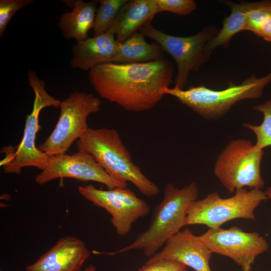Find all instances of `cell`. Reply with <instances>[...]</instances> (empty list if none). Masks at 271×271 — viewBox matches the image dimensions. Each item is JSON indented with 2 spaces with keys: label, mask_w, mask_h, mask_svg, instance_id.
Wrapping results in <instances>:
<instances>
[{
  "label": "cell",
  "mask_w": 271,
  "mask_h": 271,
  "mask_svg": "<svg viewBox=\"0 0 271 271\" xmlns=\"http://www.w3.org/2000/svg\"><path fill=\"white\" fill-rule=\"evenodd\" d=\"M265 193L268 199H271V186L267 188Z\"/></svg>",
  "instance_id": "obj_28"
},
{
  "label": "cell",
  "mask_w": 271,
  "mask_h": 271,
  "mask_svg": "<svg viewBox=\"0 0 271 271\" xmlns=\"http://www.w3.org/2000/svg\"><path fill=\"white\" fill-rule=\"evenodd\" d=\"M78 151L90 154L113 178L129 182L148 197L160 193L158 186L148 178L132 161L118 132L107 127H89L76 142Z\"/></svg>",
  "instance_id": "obj_3"
},
{
  "label": "cell",
  "mask_w": 271,
  "mask_h": 271,
  "mask_svg": "<svg viewBox=\"0 0 271 271\" xmlns=\"http://www.w3.org/2000/svg\"><path fill=\"white\" fill-rule=\"evenodd\" d=\"M100 100L90 93L75 91L61 102L60 114L51 133L38 148L48 157L65 154L89 128L88 117L100 110Z\"/></svg>",
  "instance_id": "obj_8"
},
{
  "label": "cell",
  "mask_w": 271,
  "mask_h": 271,
  "mask_svg": "<svg viewBox=\"0 0 271 271\" xmlns=\"http://www.w3.org/2000/svg\"><path fill=\"white\" fill-rule=\"evenodd\" d=\"M198 236L212 253L230 258L242 271H251L256 256L268 249L263 236L255 232L244 231L236 226L209 228Z\"/></svg>",
  "instance_id": "obj_11"
},
{
  "label": "cell",
  "mask_w": 271,
  "mask_h": 271,
  "mask_svg": "<svg viewBox=\"0 0 271 271\" xmlns=\"http://www.w3.org/2000/svg\"><path fill=\"white\" fill-rule=\"evenodd\" d=\"M268 199L265 192L253 189H242L230 197L223 198L217 192L196 200L190 206L185 225L199 224L209 228L220 227L224 223L236 219L255 221L256 207Z\"/></svg>",
  "instance_id": "obj_5"
},
{
  "label": "cell",
  "mask_w": 271,
  "mask_h": 271,
  "mask_svg": "<svg viewBox=\"0 0 271 271\" xmlns=\"http://www.w3.org/2000/svg\"><path fill=\"white\" fill-rule=\"evenodd\" d=\"M145 36L137 31L122 43H119L112 62L116 63H139L164 58V51L157 43H149Z\"/></svg>",
  "instance_id": "obj_18"
},
{
  "label": "cell",
  "mask_w": 271,
  "mask_h": 271,
  "mask_svg": "<svg viewBox=\"0 0 271 271\" xmlns=\"http://www.w3.org/2000/svg\"><path fill=\"white\" fill-rule=\"evenodd\" d=\"M212 253L198 236L186 228L172 236L162 249L146 263L165 259L181 263L195 271H211L209 262Z\"/></svg>",
  "instance_id": "obj_13"
},
{
  "label": "cell",
  "mask_w": 271,
  "mask_h": 271,
  "mask_svg": "<svg viewBox=\"0 0 271 271\" xmlns=\"http://www.w3.org/2000/svg\"><path fill=\"white\" fill-rule=\"evenodd\" d=\"M256 36L271 42V17L262 25Z\"/></svg>",
  "instance_id": "obj_26"
},
{
  "label": "cell",
  "mask_w": 271,
  "mask_h": 271,
  "mask_svg": "<svg viewBox=\"0 0 271 271\" xmlns=\"http://www.w3.org/2000/svg\"><path fill=\"white\" fill-rule=\"evenodd\" d=\"M28 83L34 93L32 112L27 116L22 139L14 157L3 165L6 173H21L25 167H33L41 171L47 165L49 157L36 146V134L39 131V118L41 111L45 107H59L61 101L50 95L45 89V83L37 75L35 71L27 73Z\"/></svg>",
  "instance_id": "obj_9"
},
{
  "label": "cell",
  "mask_w": 271,
  "mask_h": 271,
  "mask_svg": "<svg viewBox=\"0 0 271 271\" xmlns=\"http://www.w3.org/2000/svg\"><path fill=\"white\" fill-rule=\"evenodd\" d=\"M270 82L271 71L261 77L252 75L239 85L229 83L223 90H216L199 85L190 86L186 90L167 87L163 93L175 97L205 119H215L224 115L241 100L260 97L265 87Z\"/></svg>",
  "instance_id": "obj_4"
},
{
  "label": "cell",
  "mask_w": 271,
  "mask_h": 271,
  "mask_svg": "<svg viewBox=\"0 0 271 271\" xmlns=\"http://www.w3.org/2000/svg\"><path fill=\"white\" fill-rule=\"evenodd\" d=\"M80 271H97V269L94 265L91 264Z\"/></svg>",
  "instance_id": "obj_27"
},
{
  "label": "cell",
  "mask_w": 271,
  "mask_h": 271,
  "mask_svg": "<svg viewBox=\"0 0 271 271\" xmlns=\"http://www.w3.org/2000/svg\"><path fill=\"white\" fill-rule=\"evenodd\" d=\"M98 1H74L73 10L62 15L58 27L67 39L79 42L88 38V32L93 28Z\"/></svg>",
  "instance_id": "obj_17"
},
{
  "label": "cell",
  "mask_w": 271,
  "mask_h": 271,
  "mask_svg": "<svg viewBox=\"0 0 271 271\" xmlns=\"http://www.w3.org/2000/svg\"><path fill=\"white\" fill-rule=\"evenodd\" d=\"M271 17V1L258 2L257 6L247 15L244 31H248L257 35L265 21Z\"/></svg>",
  "instance_id": "obj_22"
},
{
  "label": "cell",
  "mask_w": 271,
  "mask_h": 271,
  "mask_svg": "<svg viewBox=\"0 0 271 271\" xmlns=\"http://www.w3.org/2000/svg\"><path fill=\"white\" fill-rule=\"evenodd\" d=\"M159 10L155 0H129L121 8L107 31L122 43L146 23L152 22ZM106 31V32H107Z\"/></svg>",
  "instance_id": "obj_16"
},
{
  "label": "cell",
  "mask_w": 271,
  "mask_h": 271,
  "mask_svg": "<svg viewBox=\"0 0 271 271\" xmlns=\"http://www.w3.org/2000/svg\"><path fill=\"white\" fill-rule=\"evenodd\" d=\"M34 2L33 0L0 1V37L3 36L6 27L16 13Z\"/></svg>",
  "instance_id": "obj_23"
},
{
  "label": "cell",
  "mask_w": 271,
  "mask_h": 271,
  "mask_svg": "<svg viewBox=\"0 0 271 271\" xmlns=\"http://www.w3.org/2000/svg\"><path fill=\"white\" fill-rule=\"evenodd\" d=\"M128 0H99L94 26L93 37L106 32L121 8Z\"/></svg>",
  "instance_id": "obj_20"
},
{
  "label": "cell",
  "mask_w": 271,
  "mask_h": 271,
  "mask_svg": "<svg viewBox=\"0 0 271 271\" xmlns=\"http://www.w3.org/2000/svg\"><path fill=\"white\" fill-rule=\"evenodd\" d=\"M183 271H189V270H188L187 269V268H186V269H185V270H183Z\"/></svg>",
  "instance_id": "obj_29"
},
{
  "label": "cell",
  "mask_w": 271,
  "mask_h": 271,
  "mask_svg": "<svg viewBox=\"0 0 271 271\" xmlns=\"http://www.w3.org/2000/svg\"><path fill=\"white\" fill-rule=\"evenodd\" d=\"M159 12H168L180 16L190 14L197 8L193 0H155Z\"/></svg>",
  "instance_id": "obj_24"
},
{
  "label": "cell",
  "mask_w": 271,
  "mask_h": 271,
  "mask_svg": "<svg viewBox=\"0 0 271 271\" xmlns=\"http://www.w3.org/2000/svg\"><path fill=\"white\" fill-rule=\"evenodd\" d=\"M231 9L230 15L223 21L222 28L217 34L207 43L206 50L211 55L217 47L229 46L231 38L238 33L244 31L249 12L255 8L258 2H241L235 3L230 1H220Z\"/></svg>",
  "instance_id": "obj_19"
},
{
  "label": "cell",
  "mask_w": 271,
  "mask_h": 271,
  "mask_svg": "<svg viewBox=\"0 0 271 271\" xmlns=\"http://www.w3.org/2000/svg\"><path fill=\"white\" fill-rule=\"evenodd\" d=\"M263 150L250 140H231L218 156L214 167L216 177L229 193L249 187L261 189L260 174Z\"/></svg>",
  "instance_id": "obj_6"
},
{
  "label": "cell",
  "mask_w": 271,
  "mask_h": 271,
  "mask_svg": "<svg viewBox=\"0 0 271 271\" xmlns=\"http://www.w3.org/2000/svg\"><path fill=\"white\" fill-rule=\"evenodd\" d=\"M78 191L87 200L110 214L111 223L120 236L128 234L134 222L150 212L149 205L127 188L104 190L89 185L78 186Z\"/></svg>",
  "instance_id": "obj_10"
},
{
  "label": "cell",
  "mask_w": 271,
  "mask_h": 271,
  "mask_svg": "<svg viewBox=\"0 0 271 271\" xmlns=\"http://www.w3.org/2000/svg\"><path fill=\"white\" fill-rule=\"evenodd\" d=\"M218 31L215 26H208L194 35L178 37L157 29L151 22L139 30L145 37L155 41L173 58L178 69L174 87L180 89H183L187 83L190 73L198 71L209 58L207 44Z\"/></svg>",
  "instance_id": "obj_7"
},
{
  "label": "cell",
  "mask_w": 271,
  "mask_h": 271,
  "mask_svg": "<svg viewBox=\"0 0 271 271\" xmlns=\"http://www.w3.org/2000/svg\"><path fill=\"white\" fill-rule=\"evenodd\" d=\"M253 109L262 113L263 116L262 122L258 125L244 123L243 126L254 133L256 137L255 146L263 150L271 146V98L254 106Z\"/></svg>",
  "instance_id": "obj_21"
},
{
  "label": "cell",
  "mask_w": 271,
  "mask_h": 271,
  "mask_svg": "<svg viewBox=\"0 0 271 271\" xmlns=\"http://www.w3.org/2000/svg\"><path fill=\"white\" fill-rule=\"evenodd\" d=\"M199 190L192 182L182 188L167 183L162 200L155 209L148 229L139 234L128 245L111 252L94 251L95 254L113 255L129 251L142 249L151 257L173 235L185 226L189 208L198 197Z\"/></svg>",
  "instance_id": "obj_2"
},
{
  "label": "cell",
  "mask_w": 271,
  "mask_h": 271,
  "mask_svg": "<svg viewBox=\"0 0 271 271\" xmlns=\"http://www.w3.org/2000/svg\"><path fill=\"white\" fill-rule=\"evenodd\" d=\"M118 44L114 34L108 31L77 42L72 48L71 66L73 68L90 71L98 65L111 62Z\"/></svg>",
  "instance_id": "obj_15"
},
{
  "label": "cell",
  "mask_w": 271,
  "mask_h": 271,
  "mask_svg": "<svg viewBox=\"0 0 271 271\" xmlns=\"http://www.w3.org/2000/svg\"><path fill=\"white\" fill-rule=\"evenodd\" d=\"M186 266L178 262L169 259H160L146 263L138 271H183Z\"/></svg>",
  "instance_id": "obj_25"
},
{
  "label": "cell",
  "mask_w": 271,
  "mask_h": 271,
  "mask_svg": "<svg viewBox=\"0 0 271 271\" xmlns=\"http://www.w3.org/2000/svg\"><path fill=\"white\" fill-rule=\"evenodd\" d=\"M91 254L83 241L75 236L59 239L25 271H80Z\"/></svg>",
  "instance_id": "obj_14"
},
{
  "label": "cell",
  "mask_w": 271,
  "mask_h": 271,
  "mask_svg": "<svg viewBox=\"0 0 271 271\" xmlns=\"http://www.w3.org/2000/svg\"><path fill=\"white\" fill-rule=\"evenodd\" d=\"M174 66L168 59L139 63H107L89 71L88 79L99 96L126 111L154 107L173 82Z\"/></svg>",
  "instance_id": "obj_1"
},
{
  "label": "cell",
  "mask_w": 271,
  "mask_h": 271,
  "mask_svg": "<svg viewBox=\"0 0 271 271\" xmlns=\"http://www.w3.org/2000/svg\"><path fill=\"white\" fill-rule=\"evenodd\" d=\"M62 178L95 182L105 185L108 189L127 187V182L112 177L90 154L81 151L72 155L49 157L46 166L36 176L35 181L42 185Z\"/></svg>",
  "instance_id": "obj_12"
}]
</instances>
